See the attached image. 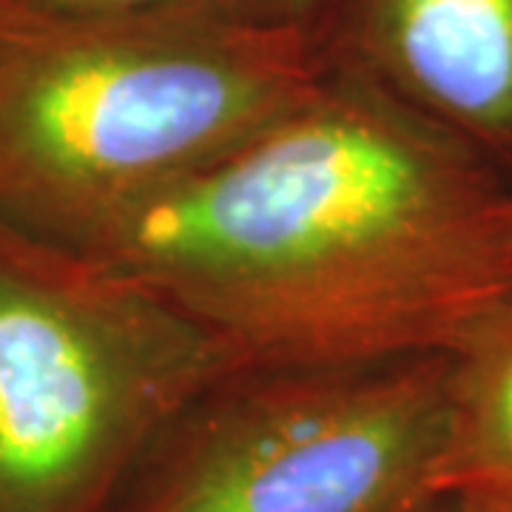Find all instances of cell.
Listing matches in <instances>:
<instances>
[{
	"mask_svg": "<svg viewBox=\"0 0 512 512\" xmlns=\"http://www.w3.org/2000/svg\"><path fill=\"white\" fill-rule=\"evenodd\" d=\"M69 251L242 362L450 353L512 296V177L325 63L268 123Z\"/></svg>",
	"mask_w": 512,
	"mask_h": 512,
	"instance_id": "1",
	"label": "cell"
},
{
	"mask_svg": "<svg viewBox=\"0 0 512 512\" xmlns=\"http://www.w3.org/2000/svg\"><path fill=\"white\" fill-rule=\"evenodd\" d=\"M231 18H86L0 0V222L74 248L214 160L322 74Z\"/></svg>",
	"mask_w": 512,
	"mask_h": 512,
	"instance_id": "2",
	"label": "cell"
},
{
	"mask_svg": "<svg viewBox=\"0 0 512 512\" xmlns=\"http://www.w3.org/2000/svg\"><path fill=\"white\" fill-rule=\"evenodd\" d=\"M450 353L237 362L151 433L109 512H407L433 490Z\"/></svg>",
	"mask_w": 512,
	"mask_h": 512,
	"instance_id": "3",
	"label": "cell"
},
{
	"mask_svg": "<svg viewBox=\"0 0 512 512\" xmlns=\"http://www.w3.org/2000/svg\"><path fill=\"white\" fill-rule=\"evenodd\" d=\"M237 362L123 276L0 222V512H109L165 416Z\"/></svg>",
	"mask_w": 512,
	"mask_h": 512,
	"instance_id": "4",
	"label": "cell"
},
{
	"mask_svg": "<svg viewBox=\"0 0 512 512\" xmlns=\"http://www.w3.org/2000/svg\"><path fill=\"white\" fill-rule=\"evenodd\" d=\"M316 52L512 177V0H333Z\"/></svg>",
	"mask_w": 512,
	"mask_h": 512,
	"instance_id": "5",
	"label": "cell"
},
{
	"mask_svg": "<svg viewBox=\"0 0 512 512\" xmlns=\"http://www.w3.org/2000/svg\"><path fill=\"white\" fill-rule=\"evenodd\" d=\"M433 490L512 510V296L450 350L447 430Z\"/></svg>",
	"mask_w": 512,
	"mask_h": 512,
	"instance_id": "6",
	"label": "cell"
},
{
	"mask_svg": "<svg viewBox=\"0 0 512 512\" xmlns=\"http://www.w3.org/2000/svg\"><path fill=\"white\" fill-rule=\"evenodd\" d=\"M29 9L86 18H237L234 0H15Z\"/></svg>",
	"mask_w": 512,
	"mask_h": 512,
	"instance_id": "7",
	"label": "cell"
},
{
	"mask_svg": "<svg viewBox=\"0 0 512 512\" xmlns=\"http://www.w3.org/2000/svg\"><path fill=\"white\" fill-rule=\"evenodd\" d=\"M333 0H234L237 18L259 29H274L311 40L328 18Z\"/></svg>",
	"mask_w": 512,
	"mask_h": 512,
	"instance_id": "8",
	"label": "cell"
},
{
	"mask_svg": "<svg viewBox=\"0 0 512 512\" xmlns=\"http://www.w3.org/2000/svg\"><path fill=\"white\" fill-rule=\"evenodd\" d=\"M407 512H512L507 507H495L487 501H476L470 495L450 493V490H430Z\"/></svg>",
	"mask_w": 512,
	"mask_h": 512,
	"instance_id": "9",
	"label": "cell"
}]
</instances>
